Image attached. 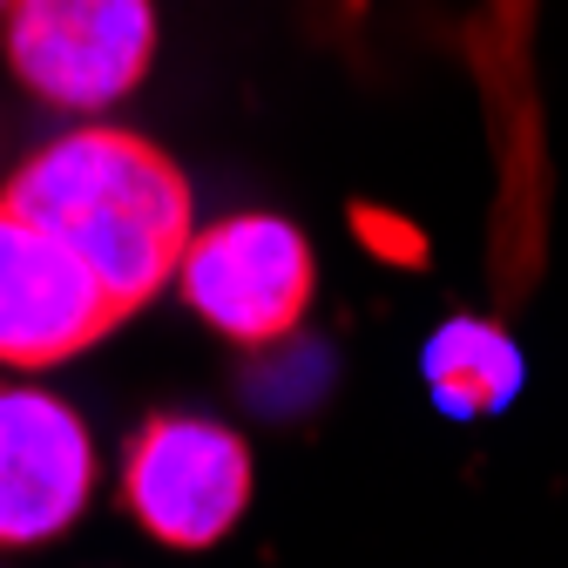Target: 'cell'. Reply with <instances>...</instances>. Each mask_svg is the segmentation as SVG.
I'll list each match as a JSON object with an SVG mask.
<instances>
[{"mask_svg": "<svg viewBox=\"0 0 568 568\" xmlns=\"http://www.w3.org/2000/svg\"><path fill=\"white\" fill-rule=\"evenodd\" d=\"M352 237H359V251H373V257L393 264V271H419V264H426V231L406 224L399 210L359 203V210H352Z\"/></svg>", "mask_w": 568, "mask_h": 568, "instance_id": "8", "label": "cell"}, {"mask_svg": "<svg viewBox=\"0 0 568 568\" xmlns=\"http://www.w3.org/2000/svg\"><path fill=\"white\" fill-rule=\"evenodd\" d=\"M8 61L54 109H109L156 61V0H8Z\"/></svg>", "mask_w": 568, "mask_h": 568, "instance_id": "4", "label": "cell"}, {"mask_svg": "<svg viewBox=\"0 0 568 568\" xmlns=\"http://www.w3.org/2000/svg\"><path fill=\"white\" fill-rule=\"evenodd\" d=\"M176 292L231 345L264 352L305 325L312 292H318V264H312V244L298 224L251 210V217H224L190 237V251L176 264Z\"/></svg>", "mask_w": 568, "mask_h": 568, "instance_id": "2", "label": "cell"}, {"mask_svg": "<svg viewBox=\"0 0 568 568\" xmlns=\"http://www.w3.org/2000/svg\"><path fill=\"white\" fill-rule=\"evenodd\" d=\"M0 14H8V0H0Z\"/></svg>", "mask_w": 568, "mask_h": 568, "instance_id": "9", "label": "cell"}, {"mask_svg": "<svg viewBox=\"0 0 568 568\" xmlns=\"http://www.w3.org/2000/svg\"><path fill=\"white\" fill-rule=\"evenodd\" d=\"M122 508L163 548H210L251 508V447L203 413H156L122 454Z\"/></svg>", "mask_w": 568, "mask_h": 568, "instance_id": "3", "label": "cell"}, {"mask_svg": "<svg viewBox=\"0 0 568 568\" xmlns=\"http://www.w3.org/2000/svg\"><path fill=\"white\" fill-rule=\"evenodd\" d=\"M0 203L54 231L129 305V318L176 284V264L196 237L190 176L156 142L102 122L68 129L48 150H34L0 190Z\"/></svg>", "mask_w": 568, "mask_h": 568, "instance_id": "1", "label": "cell"}, {"mask_svg": "<svg viewBox=\"0 0 568 568\" xmlns=\"http://www.w3.org/2000/svg\"><path fill=\"white\" fill-rule=\"evenodd\" d=\"M426 393L454 419H487L521 393V345L487 318H447L419 352Z\"/></svg>", "mask_w": 568, "mask_h": 568, "instance_id": "7", "label": "cell"}, {"mask_svg": "<svg viewBox=\"0 0 568 568\" xmlns=\"http://www.w3.org/2000/svg\"><path fill=\"white\" fill-rule=\"evenodd\" d=\"M115 325H129V305L54 231L0 203V366H68Z\"/></svg>", "mask_w": 568, "mask_h": 568, "instance_id": "5", "label": "cell"}, {"mask_svg": "<svg viewBox=\"0 0 568 568\" xmlns=\"http://www.w3.org/2000/svg\"><path fill=\"white\" fill-rule=\"evenodd\" d=\"M89 494L95 440L82 413L34 386H0V548L54 541L68 521H82Z\"/></svg>", "mask_w": 568, "mask_h": 568, "instance_id": "6", "label": "cell"}]
</instances>
